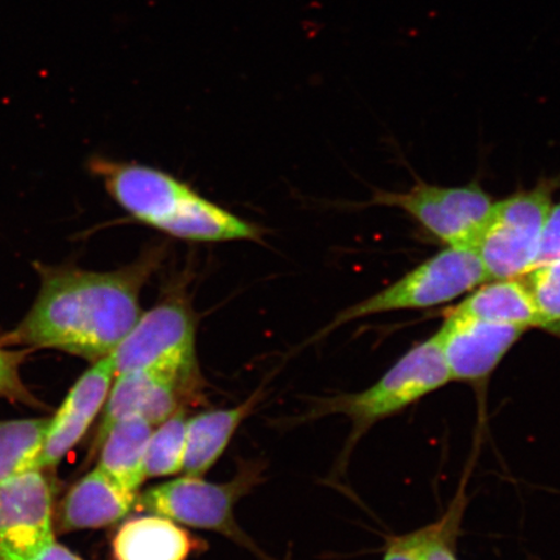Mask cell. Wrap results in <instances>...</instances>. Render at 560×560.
Masks as SVG:
<instances>
[{"label": "cell", "mask_w": 560, "mask_h": 560, "mask_svg": "<svg viewBox=\"0 0 560 560\" xmlns=\"http://www.w3.org/2000/svg\"><path fill=\"white\" fill-rule=\"evenodd\" d=\"M435 334L452 382L485 384L527 328L444 313Z\"/></svg>", "instance_id": "9"}, {"label": "cell", "mask_w": 560, "mask_h": 560, "mask_svg": "<svg viewBox=\"0 0 560 560\" xmlns=\"http://www.w3.org/2000/svg\"><path fill=\"white\" fill-rule=\"evenodd\" d=\"M258 478L260 472L256 467H247V471H241L229 482H210L201 476L185 475L139 493L136 509L187 527L215 532L261 555L237 524L234 513L236 502L256 486Z\"/></svg>", "instance_id": "6"}, {"label": "cell", "mask_w": 560, "mask_h": 560, "mask_svg": "<svg viewBox=\"0 0 560 560\" xmlns=\"http://www.w3.org/2000/svg\"><path fill=\"white\" fill-rule=\"evenodd\" d=\"M493 202L476 184L462 187L418 184L405 192L377 191L371 200V205L404 210L446 247L468 248H472Z\"/></svg>", "instance_id": "8"}, {"label": "cell", "mask_w": 560, "mask_h": 560, "mask_svg": "<svg viewBox=\"0 0 560 560\" xmlns=\"http://www.w3.org/2000/svg\"><path fill=\"white\" fill-rule=\"evenodd\" d=\"M452 383L436 335L418 342L369 388L319 398L307 418L341 415L352 422L345 458L366 432Z\"/></svg>", "instance_id": "3"}, {"label": "cell", "mask_w": 560, "mask_h": 560, "mask_svg": "<svg viewBox=\"0 0 560 560\" xmlns=\"http://www.w3.org/2000/svg\"><path fill=\"white\" fill-rule=\"evenodd\" d=\"M466 482L462 481L457 495L439 521L412 532L420 560H459L457 538L467 505Z\"/></svg>", "instance_id": "19"}, {"label": "cell", "mask_w": 560, "mask_h": 560, "mask_svg": "<svg viewBox=\"0 0 560 560\" xmlns=\"http://www.w3.org/2000/svg\"><path fill=\"white\" fill-rule=\"evenodd\" d=\"M552 261H560V202L550 210L535 266Z\"/></svg>", "instance_id": "22"}, {"label": "cell", "mask_w": 560, "mask_h": 560, "mask_svg": "<svg viewBox=\"0 0 560 560\" xmlns=\"http://www.w3.org/2000/svg\"><path fill=\"white\" fill-rule=\"evenodd\" d=\"M538 310L560 326V261L535 266L522 278Z\"/></svg>", "instance_id": "20"}, {"label": "cell", "mask_w": 560, "mask_h": 560, "mask_svg": "<svg viewBox=\"0 0 560 560\" xmlns=\"http://www.w3.org/2000/svg\"><path fill=\"white\" fill-rule=\"evenodd\" d=\"M488 282L480 258L472 248L446 247L375 295L342 311L319 336L371 315L427 310L450 303Z\"/></svg>", "instance_id": "4"}, {"label": "cell", "mask_w": 560, "mask_h": 560, "mask_svg": "<svg viewBox=\"0 0 560 560\" xmlns=\"http://www.w3.org/2000/svg\"><path fill=\"white\" fill-rule=\"evenodd\" d=\"M52 541L51 488L40 468L0 485V560H33Z\"/></svg>", "instance_id": "10"}, {"label": "cell", "mask_w": 560, "mask_h": 560, "mask_svg": "<svg viewBox=\"0 0 560 560\" xmlns=\"http://www.w3.org/2000/svg\"><path fill=\"white\" fill-rule=\"evenodd\" d=\"M198 538L165 516L131 517L112 540L114 560H188L200 550Z\"/></svg>", "instance_id": "13"}, {"label": "cell", "mask_w": 560, "mask_h": 560, "mask_svg": "<svg viewBox=\"0 0 560 560\" xmlns=\"http://www.w3.org/2000/svg\"><path fill=\"white\" fill-rule=\"evenodd\" d=\"M188 418L184 409L156 425L147 446L145 479L165 478L184 471Z\"/></svg>", "instance_id": "18"}, {"label": "cell", "mask_w": 560, "mask_h": 560, "mask_svg": "<svg viewBox=\"0 0 560 560\" xmlns=\"http://www.w3.org/2000/svg\"><path fill=\"white\" fill-rule=\"evenodd\" d=\"M33 560H83L79 556H75L74 552L70 551L56 541H52L47 548L40 552L38 557H35Z\"/></svg>", "instance_id": "24"}, {"label": "cell", "mask_w": 560, "mask_h": 560, "mask_svg": "<svg viewBox=\"0 0 560 560\" xmlns=\"http://www.w3.org/2000/svg\"><path fill=\"white\" fill-rule=\"evenodd\" d=\"M95 170L126 213L175 240L196 243L261 240L260 228L214 205L163 171L104 160L95 164Z\"/></svg>", "instance_id": "2"}, {"label": "cell", "mask_w": 560, "mask_h": 560, "mask_svg": "<svg viewBox=\"0 0 560 560\" xmlns=\"http://www.w3.org/2000/svg\"><path fill=\"white\" fill-rule=\"evenodd\" d=\"M383 560H420L412 532L388 538L384 546Z\"/></svg>", "instance_id": "23"}, {"label": "cell", "mask_w": 560, "mask_h": 560, "mask_svg": "<svg viewBox=\"0 0 560 560\" xmlns=\"http://www.w3.org/2000/svg\"><path fill=\"white\" fill-rule=\"evenodd\" d=\"M23 359L24 352L0 349V397L30 400L31 396L20 380V365Z\"/></svg>", "instance_id": "21"}, {"label": "cell", "mask_w": 560, "mask_h": 560, "mask_svg": "<svg viewBox=\"0 0 560 560\" xmlns=\"http://www.w3.org/2000/svg\"><path fill=\"white\" fill-rule=\"evenodd\" d=\"M109 355L115 376L151 366L199 370L196 315L185 289L174 287L152 310L140 314Z\"/></svg>", "instance_id": "7"}, {"label": "cell", "mask_w": 560, "mask_h": 560, "mask_svg": "<svg viewBox=\"0 0 560 560\" xmlns=\"http://www.w3.org/2000/svg\"><path fill=\"white\" fill-rule=\"evenodd\" d=\"M50 422V418L0 422V485L40 468Z\"/></svg>", "instance_id": "17"}, {"label": "cell", "mask_w": 560, "mask_h": 560, "mask_svg": "<svg viewBox=\"0 0 560 560\" xmlns=\"http://www.w3.org/2000/svg\"><path fill=\"white\" fill-rule=\"evenodd\" d=\"M165 245H153L115 271L54 270L9 339L100 361L120 345L142 314L140 292L160 269Z\"/></svg>", "instance_id": "1"}, {"label": "cell", "mask_w": 560, "mask_h": 560, "mask_svg": "<svg viewBox=\"0 0 560 560\" xmlns=\"http://www.w3.org/2000/svg\"><path fill=\"white\" fill-rule=\"evenodd\" d=\"M115 381L110 355L96 361L70 389L61 408L51 418L40 468L54 467L86 435L91 423L104 408Z\"/></svg>", "instance_id": "11"}, {"label": "cell", "mask_w": 560, "mask_h": 560, "mask_svg": "<svg viewBox=\"0 0 560 560\" xmlns=\"http://www.w3.org/2000/svg\"><path fill=\"white\" fill-rule=\"evenodd\" d=\"M262 397V388H258L234 408L210 410L188 419L184 472L202 478L225 453L231 439Z\"/></svg>", "instance_id": "15"}, {"label": "cell", "mask_w": 560, "mask_h": 560, "mask_svg": "<svg viewBox=\"0 0 560 560\" xmlns=\"http://www.w3.org/2000/svg\"><path fill=\"white\" fill-rule=\"evenodd\" d=\"M445 313L502 322L527 330L538 328L560 338V326L552 324L538 310L521 278L490 280Z\"/></svg>", "instance_id": "14"}, {"label": "cell", "mask_w": 560, "mask_h": 560, "mask_svg": "<svg viewBox=\"0 0 560 560\" xmlns=\"http://www.w3.org/2000/svg\"><path fill=\"white\" fill-rule=\"evenodd\" d=\"M153 429L143 417L124 418L112 427L97 450V467L131 494L138 495L145 481V452Z\"/></svg>", "instance_id": "16"}, {"label": "cell", "mask_w": 560, "mask_h": 560, "mask_svg": "<svg viewBox=\"0 0 560 560\" xmlns=\"http://www.w3.org/2000/svg\"><path fill=\"white\" fill-rule=\"evenodd\" d=\"M136 494L96 467L69 490L60 510L65 530L100 529L125 520L136 509Z\"/></svg>", "instance_id": "12"}, {"label": "cell", "mask_w": 560, "mask_h": 560, "mask_svg": "<svg viewBox=\"0 0 560 560\" xmlns=\"http://www.w3.org/2000/svg\"><path fill=\"white\" fill-rule=\"evenodd\" d=\"M551 180L493 202L472 249L490 280L516 279L535 268L552 208Z\"/></svg>", "instance_id": "5"}]
</instances>
